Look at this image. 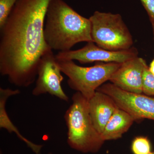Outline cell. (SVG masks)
<instances>
[{"mask_svg": "<svg viewBox=\"0 0 154 154\" xmlns=\"http://www.w3.org/2000/svg\"><path fill=\"white\" fill-rule=\"evenodd\" d=\"M45 39L52 50H70L79 42H93L90 19L82 17L63 0H51L45 16Z\"/></svg>", "mask_w": 154, "mask_h": 154, "instance_id": "cell-2", "label": "cell"}, {"mask_svg": "<svg viewBox=\"0 0 154 154\" xmlns=\"http://www.w3.org/2000/svg\"><path fill=\"white\" fill-rule=\"evenodd\" d=\"M147 66L143 58L138 57L121 64L110 81L123 91L134 94L143 93L144 71Z\"/></svg>", "mask_w": 154, "mask_h": 154, "instance_id": "cell-9", "label": "cell"}, {"mask_svg": "<svg viewBox=\"0 0 154 154\" xmlns=\"http://www.w3.org/2000/svg\"><path fill=\"white\" fill-rule=\"evenodd\" d=\"M149 70L150 72L154 75V59L152 61V62L150 64V66L149 67Z\"/></svg>", "mask_w": 154, "mask_h": 154, "instance_id": "cell-17", "label": "cell"}, {"mask_svg": "<svg viewBox=\"0 0 154 154\" xmlns=\"http://www.w3.org/2000/svg\"><path fill=\"white\" fill-rule=\"evenodd\" d=\"M72 99V104L64 115L68 130V144L82 152H97L105 141L91 120L89 100L78 92L73 95Z\"/></svg>", "mask_w": 154, "mask_h": 154, "instance_id": "cell-3", "label": "cell"}, {"mask_svg": "<svg viewBox=\"0 0 154 154\" xmlns=\"http://www.w3.org/2000/svg\"><path fill=\"white\" fill-rule=\"evenodd\" d=\"M57 60L62 72L68 78L69 88L79 92L88 100L99 87L110 81L121 64L109 63L83 67L77 65L73 60Z\"/></svg>", "mask_w": 154, "mask_h": 154, "instance_id": "cell-5", "label": "cell"}, {"mask_svg": "<svg viewBox=\"0 0 154 154\" xmlns=\"http://www.w3.org/2000/svg\"><path fill=\"white\" fill-rule=\"evenodd\" d=\"M131 149L134 154H149L152 152L150 141L144 137L135 138L131 144Z\"/></svg>", "mask_w": 154, "mask_h": 154, "instance_id": "cell-13", "label": "cell"}, {"mask_svg": "<svg viewBox=\"0 0 154 154\" xmlns=\"http://www.w3.org/2000/svg\"><path fill=\"white\" fill-rule=\"evenodd\" d=\"M138 54V51L134 47L125 50L113 51L101 48L92 42H88L81 49L59 51L55 56L57 59L59 60H76L82 64L94 62L122 63L137 57Z\"/></svg>", "mask_w": 154, "mask_h": 154, "instance_id": "cell-8", "label": "cell"}, {"mask_svg": "<svg viewBox=\"0 0 154 154\" xmlns=\"http://www.w3.org/2000/svg\"><path fill=\"white\" fill-rule=\"evenodd\" d=\"M134 121L130 114L118 107L101 134L102 139L105 141L120 138L128 131Z\"/></svg>", "mask_w": 154, "mask_h": 154, "instance_id": "cell-12", "label": "cell"}, {"mask_svg": "<svg viewBox=\"0 0 154 154\" xmlns=\"http://www.w3.org/2000/svg\"><path fill=\"white\" fill-rule=\"evenodd\" d=\"M1 154H2V153H1Z\"/></svg>", "mask_w": 154, "mask_h": 154, "instance_id": "cell-21", "label": "cell"}, {"mask_svg": "<svg viewBox=\"0 0 154 154\" xmlns=\"http://www.w3.org/2000/svg\"><path fill=\"white\" fill-rule=\"evenodd\" d=\"M110 96L119 108L130 114L135 121L154 120V98L123 91L112 83L103 84L97 91Z\"/></svg>", "mask_w": 154, "mask_h": 154, "instance_id": "cell-6", "label": "cell"}, {"mask_svg": "<svg viewBox=\"0 0 154 154\" xmlns=\"http://www.w3.org/2000/svg\"><path fill=\"white\" fill-rule=\"evenodd\" d=\"M48 154H53L51 152H49V153H48Z\"/></svg>", "mask_w": 154, "mask_h": 154, "instance_id": "cell-20", "label": "cell"}, {"mask_svg": "<svg viewBox=\"0 0 154 154\" xmlns=\"http://www.w3.org/2000/svg\"><path fill=\"white\" fill-rule=\"evenodd\" d=\"M18 0H0V28L2 27Z\"/></svg>", "mask_w": 154, "mask_h": 154, "instance_id": "cell-15", "label": "cell"}, {"mask_svg": "<svg viewBox=\"0 0 154 154\" xmlns=\"http://www.w3.org/2000/svg\"><path fill=\"white\" fill-rule=\"evenodd\" d=\"M19 90H12L10 88H0V128L7 130L8 132L14 133L35 154H41L42 145L36 144L23 136L9 118L6 109L7 100L11 96L20 94Z\"/></svg>", "mask_w": 154, "mask_h": 154, "instance_id": "cell-11", "label": "cell"}, {"mask_svg": "<svg viewBox=\"0 0 154 154\" xmlns=\"http://www.w3.org/2000/svg\"><path fill=\"white\" fill-rule=\"evenodd\" d=\"M60 67L53 50L42 57L38 65L36 85L32 91L33 96L49 94L65 102H68V96L62 88L63 77Z\"/></svg>", "mask_w": 154, "mask_h": 154, "instance_id": "cell-7", "label": "cell"}, {"mask_svg": "<svg viewBox=\"0 0 154 154\" xmlns=\"http://www.w3.org/2000/svg\"><path fill=\"white\" fill-rule=\"evenodd\" d=\"M149 18L150 22L154 21V0H140Z\"/></svg>", "mask_w": 154, "mask_h": 154, "instance_id": "cell-16", "label": "cell"}, {"mask_svg": "<svg viewBox=\"0 0 154 154\" xmlns=\"http://www.w3.org/2000/svg\"><path fill=\"white\" fill-rule=\"evenodd\" d=\"M149 154H154V152H151Z\"/></svg>", "mask_w": 154, "mask_h": 154, "instance_id": "cell-19", "label": "cell"}, {"mask_svg": "<svg viewBox=\"0 0 154 154\" xmlns=\"http://www.w3.org/2000/svg\"><path fill=\"white\" fill-rule=\"evenodd\" d=\"M143 93L148 96H154V75L147 66L144 71L143 78Z\"/></svg>", "mask_w": 154, "mask_h": 154, "instance_id": "cell-14", "label": "cell"}, {"mask_svg": "<svg viewBox=\"0 0 154 154\" xmlns=\"http://www.w3.org/2000/svg\"><path fill=\"white\" fill-rule=\"evenodd\" d=\"M118 107L107 94L96 91L89 100V110L95 128L101 134L105 126Z\"/></svg>", "mask_w": 154, "mask_h": 154, "instance_id": "cell-10", "label": "cell"}, {"mask_svg": "<svg viewBox=\"0 0 154 154\" xmlns=\"http://www.w3.org/2000/svg\"><path fill=\"white\" fill-rule=\"evenodd\" d=\"M151 22L152 28L153 33V37L154 39V21H152V22Z\"/></svg>", "mask_w": 154, "mask_h": 154, "instance_id": "cell-18", "label": "cell"}, {"mask_svg": "<svg viewBox=\"0 0 154 154\" xmlns=\"http://www.w3.org/2000/svg\"><path fill=\"white\" fill-rule=\"evenodd\" d=\"M51 0H18L0 28V73L27 88L36 81L42 57L50 50L44 36Z\"/></svg>", "mask_w": 154, "mask_h": 154, "instance_id": "cell-1", "label": "cell"}, {"mask_svg": "<svg viewBox=\"0 0 154 154\" xmlns=\"http://www.w3.org/2000/svg\"><path fill=\"white\" fill-rule=\"evenodd\" d=\"M89 19L93 42L97 46L113 51L132 47V36L120 14L96 11Z\"/></svg>", "mask_w": 154, "mask_h": 154, "instance_id": "cell-4", "label": "cell"}]
</instances>
